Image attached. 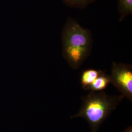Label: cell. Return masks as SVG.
<instances>
[{"label": "cell", "mask_w": 132, "mask_h": 132, "mask_svg": "<svg viewBox=\"0 0 132 132\" xmlns=\"http://www.w3.org/2000/svg\"><path fill=\"white\" fill-rule=\"evenodd\" d=\"M61 41L63 58L71 68L78 69L92 52L93 38L90 30L69 17L62 31Z\"/></svg>", "instance_id": "obj_1"}, {"label": "cell", "mask_w": 132, "mask_h": 132, "mask_svg": "<svg viewBox=\"0 0 132 132\" xmlns=\"http://www.w3.org/2000/svg\"><path fill=\"white\" fill-rule=\"evenodd\" d=\"M123 98L121 95L111 96L104 92L91 91L83 98L80 111L71 117V118H84L90 125V132H97L100 125L115 110Z\"/></svg>", "instance_id": "obj_2"}, {"label": "cell", "mask_w": 132, "mask_h": 132, "mask_svg": "<svg viewBox=\"0 0 132 132\" xmlns=\"http://www.w3.org/2000/svg\"><path fill=\"white\" fill-rule=\"evenodd\" d=\"M110 78V83L116 88L120 95L132 102V65L113 62Z\"/></svg>", "instance_id": "obj_3"}, {"label": "cell", "mask_w": 132, "mask_h": 132, "mask_svg": "<svg viewBox=\"0 0 132 132\" xmlns=\"http://www.w3.org/2000/svg\"><path fill=\"white\" fill-rule=\"evenodd\" d=\"M110 83V76L102 71L99 76L85 90H90L93 92H100L105 89Z\"/></svg>", "instance_id": "obj_4"}, {"label": "cell", "mask_w": 132, "mask_h": 132, "mask_svg": "<svg viewBox=\"0 0 132 132\" xmlns=\"http://www.w3.org/2000/svg\"><path fill=\"white\" fill-rule=\"evenodd\" d=\"M101 71V70L92 69H87L83 71L80 78V82L82 88L85 90L99 76Z\"/></svg>", "instance_id": "obj_5"}, {"label": "cell", "mask_w": 132, "mask_h": 132, "mask_svg": "<svg viewBox=\"0 0 132 132\" xmlns=\"http://www.w3.org/2000/svg\"><path fill=\"white\" fill-rule=\"evenodd\" d=\"M118 11L120 17L119 21L121 22L128 15L132 14V0H118Z\"/></svg>", "instance_id": "obj_6"}, {"label": "cell", "mask_w": 132, "mask_h": 132, "mask_svg": "<svg viewBox=\"0 0 132 132\" xmlns=\"http://www.w3.org/2000/svg\"><path fill=\"white\" fill-rule=\"evenodd\" d=\"M68 6L84 10L88 5L95 2L96 0H62Z\"/></svg>", "instance_id": "obj_7"}, {"label": "cell", "mask_w": 132, "mask_h": 132, "mask_svg": "<svg viewBox=\"0 0 132 132\" xmlns=\"http://www.w3.org/2000/svg\"><path fill=\"white\" fill-rule=\"evenodd\" d=\"M123 132H132V128L131 126H130L127 128Z\"/></svg>", "instance_id": "obj_8"}]
</instances>
